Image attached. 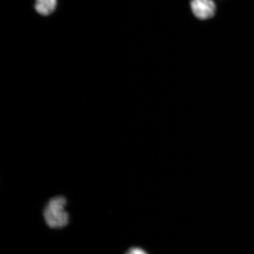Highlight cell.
Here are the masks:
<instances>
[{"instance_id": "6da1fadb", "label": "cell", "mask_w": 254, "mask_h": 254, "mask_svg": "<svg viewBox=\"0 0 254 254\" xmlns=\"http://www.w3.org/2000/svg\"><path fill=\"white\" fill-rule=\"evenodd\" d=\"M66 200L63 196L50 199L43 211V216L48 226L52 228H62L69 222V214L66 211Z\"/></svg>"}, {"instance_id": "3957f363", "label": "cell", "mask_w": 254, "mask_h": 254, "mask_svg": "<svg viewBox=\"0 0 254 254\" xmlns=\"http://www.w3.org/2000/svg\"><path fill=\"white\" fill-rule=\"evenodd\" d=\"M57 0H36L35 9L40 15L52 14L57 7Z\"/></svg>"}, {"instance_id": "277c9868", "label": "cell", "mask_w": 254, "mask_h": 254, "mask_svg": "<svg viewBox=\"0 0 254 254\" xmlns=\"http://www.w3.org/2000/svg\"><path fill=\"white\" fill-rule=\"evenodd\" d=\"M126 254H148L146 251L139 247H132L127 251Z\"/></svg>"}, {"instance_id": "7a4b0ae2", "label": "cell", "mask_w": 254, "mask_h": 254, "mask_svg": "<svg viewBox=\"0 0 254 254\" xmlns=\"http://www.w3.org/2000/svg\"><path fill=\"white\" fill-rule=\"evenodd\" d=\"M190 8L193 15L200 20H205L214 17L216 5L213 0H190Z\"/></svg>"}]
</instances>
